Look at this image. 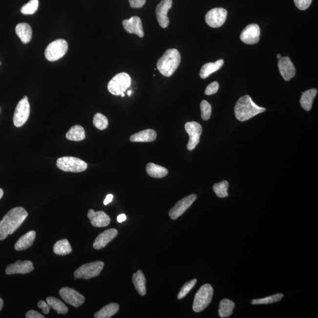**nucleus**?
I'll return each mask as SVG.
<instances>
[{"instance_id": "obj_51", "label": "nucleus", "mask_w": 318, "mask_h": 318, "mask_svg": "<svg viewBox=\"0 0 318 318\" xmlns=\"http://www.w3.org/2000/svg\"><path fill=\"white\" fill-rule=\"evenodd\" d=\"M1 64V62H0V64Z\"/></svg>"}, {"instance_id": "obj_2", "label": "nucleus", "mask_w": 318, "mask_h": 318, "mask_svg": "<svg viewBox=\"0 0 318 318\" xmlns=\"http://www.w3.org/2000/svg\"><path fill=\"white\" fill-rule=\"evenodd\" d=\"M265 111V108L256 105L248 95L240 97L234 107L235 116L240 122L246 121Z\"/></svg>"}, {"instance_id": "obj_50", "label": "nucleus", "mask_w": 318, "mask_h": 318, "mask_svg": "<svg viewBox=\"0 0 318 318\" xmlns=\"http://www.w3.org/2000/svg\"><path fill=\"white\" fill-rule=\"evenodd\" d=\"M120 96H121L122 97H124L125 96V93H122Z\"/></svg>"}, {"instance_id": "obj_52", "label": "nucleus", "mask_w": 318, "mask_h": 318, "mask_svg": "<svg viewBox=\"0 0 318 318\" xmlns=\"http://www.w3.org/2000/svg\"><path fill=\"white\" fill-rule=\"evenodd\" d=\"M0 111H1V109H0Z\"/></svg>"}, {"instance_id": "obj_26", "label": "nucleus", "mask_w": 318, "mask_h": 318, "mask_svg": "<svg viewBox=\"0 0 318 318\" xmlns=\"http://www.w3.org/2000/svg\"><path fill=\"white\" fill-rule=\"evenodd\" d=\"M318 90L316 88L308 90L302 93L301 98L300 100V105L303 109L306 111L311 110L315 97H316Z\"/></svg>"}, {"instance_id": "obj_43", "label": "nucleus", "mask_w": 318, "mask_h": 318, "mask_svg": "<svg viewBox=\"0 0 318 318\" xmlns=\"http://www.w3.org/2000/svg\"><path fill=\"white\" fill-rule=\"evenodd\" d=\"M27 318H44L45 317L38 312L34 310H30L25 315Z\"/></svg>"}, {"instance_id": "obj_13", "label": "nucleus", "mask_w": 318, "mask_h": 318, "mask_svg": "<svg viewBox=\"0 0 318 318\" xmlns=\"http://www.w3.org/2000/svg\"><path fill=\"white\" fill-rule=\"evenodd\" d=\"M59 294L65 302L75 308L79 307L85 302V297L72 288H62L60 289Z\"/></svg>"}, {"instance_id": "obj_46", "label": "nucleus", "mask_w": 318, "mask_h": 318, "mask_svg": "<svg viewBox=\"0 0 318 318\" xmlns=\"http://www.w3.org/2000/svg\"><path fill=\"white\" fill-rule=\"evenodd\" d=\"M4 302L1 297H0V311L2 310V308H3Z\"/></svg>"}, {"instance_id": "obj_40", "label": "nucleus", "mask_w": 318, "mask_h": 318, "mask_svg": "<svg viewBox=\"0 0 318 318\" xmlns=\"http://www.w3.org/2000/svg\"><path fill=\"white\" fill-rule=\"evenodd\" d=\"M312 0H294L295 5L300 10H305L310 6Z\"/></svg>"}, {"instance_id": "obj_22", "label": "nucleus", "mask_w": 318, "mask_h": 318, "mask_svg": "<svg viewBox=\"0 0 318 318\" xmlns=\"http://www.w3.org/2000/svg\"><path fill=\"white\" fill-rule=\"evenodd\" d=\"M156 131L147 129L133 134L131 136L130 140L132 142H153L156 139Z\"/></svg>"}, {"instance_id": "obj_27", "label": "nucleus", "mask_w": 318, "mask_h": 318, "mask_svg": "<svg viewBox=\"0 0 318 318\" xmlns=\"http://www.w3.org/2000/svg\"><path fill=\"white\" fill-rule=\"evenodd\" d=\"M132 281L139 294L141 296H145L146 294V278L141 270L137 271L133 274Z\"/></svg>"}, {"instance_id": "obj_37", "label": "nucleus", "mask_w": 318, "mask_h": 318, "mask_svg": "<svg viewBox=\"0 0 318 318\" xmlns=\"http://www.w3.org/2000/svg\"><path fill=\"white\" fill-rule=\"evenodd\" d=\"M196 279H194L191 280V281L186 283L183 286V287L181 288V289H180L179 293L178 295H177V298L179 299L184 298L186 295L189 294V292L193 289L194 285H196Z\"/></svg>"}, {"instance_id": "obj_47", "label": "nucleus", "mask_w": 318, "mask_h": 318, "mask_svg": "<svg viewBox=\"0 0 318 318\" xmlns=\"http://www.w3.org/2000/svg\"><path fill=\"white\" fill-rule=\"evenodd\" d=\"M4 191L2 190L1 189H0V199L2 198V197L3 196Z\"/></svg>"}, {"instance_id": "obj_20", "label": "nucleus", "mask_w": 318, "mask_h": 318, "mask_svg": "<svg viewBox=\"0 0 318 318\" xmlns=\"http://www.w3.org/2000/svg\"><path fill=\"white\" fill-rule=\"evenodd\" d=\"M118 234L116 229H107L100 234L93 243V248L96 250H100L106 247L108 243L113 240Z\"/></svg>"}, {"instance_id": "obj_34", "label": "nucleus", "mask_w": 318, "mask_h": 318, "mask_svg": "<svg viewBox=\"0 0 318 318\" xmlns=\"http://www.w3.org/2000/svg\"><path fill=\"white\" fill-rule=\"evenodd\" d=\"M228 188L229 183L224 180V181L214 184L213 186V190L217 197H220V198H225V197L228 196Z\"/></svg>"}, {"instance_id": "obj_32", "label": "nucleus", "mask_w": 318, "mask_h": 318, "mask_svg": "<svg viewBox=\"0 0 318 318\" xmlns=\"http://www.w3.org/2000/svg\"><path fill=\"white\" fill-rule=\"evenodd\" d=\"M47 303L50 307L53 308L58 314H66L68 311L67 306L64 303L56 297H47Z\"/></svg>"}, {"instance_id": "obj_3", "label": "nucleus", "mask_w": 318, "mask_h": 318, "mask_svg": "<svg viewBox=\"0 0 318 318\" xmlns=\"http://www.w3.org/2000/svg\"><path fill=\"white\" fill-rule=\"evenodd\" d=\"M181 62L179 51L171 48L166 51L157 63V69L162 75L170 77L175 72Z\"/></svg>"}, {"instance_id": "obj_5", "label": "nucleus", "mask_w": 318, "mask_h": 318, "mask_svg": "<svg viewBox=\"0 0 318 318\" xmlns=\"http://www.w3.org/2000/svg\"><path fill=\"white\" fill-rule=\"evenodd\" d=\"M57 168L67 172L79 173L87 169V163L74 157H63L57 159Z\"/></svg>"}, {"instance_id": "obj_41", "label": "nucleus", "mask_w": 318, "mask_h": 318, "mask_svg": "<svg viewBox=\"0 0 318 318\" xmlns=\"http://www.w3.org/2000/svg\"><path fill=\"white\" fill-rule=\"evenodd\" d=\"M37 306L40 309H42V312L45 315H47L50 313V306L48 305V303L44 301V300H40L37 303Z\"/></svg>"}, {"instance_id": "obj_29", "label": "nucleus", "mask_w": 318, "mask_h": 318, "mask_svg": "<svg viewBox=\"0 0 318 318\" xmlns=\"http://www.w3.org/2000/svg\"><path fill=\"white\" fill-rule=\"evenodd\" d=\"M66 138L71 141L79 142L85 138L84 128L80 125H75L70 128L66 134Z\"/></svg>"}, {"instance_id": "obj_6", "label": "nucleus", "mask_w": 318, "mask_h": 318, "mask_svg": "<svg viewBox=\"0 0 318 318\" xmlns=\"http://www.w3.org/2000/svg\"><path fill=\"white\" fill-rule=\"evenodd\" d=\"M131 85V77L127 73H120L113 77L107 85L108 91L114 96H120Z\"/></svg>"}, {"instance_id": "obj_4", "label": "nucleus", "mask_w": 318, "mask_h": 318, "mask_svg": "<svg viewBox=\"0 0 318 318\" xmlns=\"http://www.w3.org/2000/svg\"><path fill=\"white\" fill-rule=\"evenodd\" d=\"M213 296V289L210 284L201 286L196 292L193 304L194 312L199 313L208 307Z\"/></svg>"}, {"instance_id": "obj_17", "label": "nucleus", "mask_w": 318, "mask_h": 318, "mask_svg": "<svg viewBox=\"0 0 318 318\" xmlns=\"http://www.w3.org/2000/svg\"><path fill=\"white\" fill-rule=\"evenodd\" d=\"M34 269L33 263L30 260H17L13 264L8 265L5 272L8 275L14 274H26L32 272Z\"/></svg>"}, {"instance_id": "obj_21", "label": "nucleus", "mask_w": 318, "mask_h": 318, "mask_svg": "<svg viewBox=\"0 0 318 318\" xmlns=\"http://www.w3.org/2000/svg\"><path fill=\"white\" fill-rule=\"evenodd\" d=\"M36 237L35 231H31L22 235L18 240L15 245L16 251H21L26 250L33 245Z\"/></svg>"}, {"instance_id": "obj_15", "label": "nucleus", "mask_w": 318, "mask_h": 318, "mask_svg": "<svg viewBox=\"0 0 318 318\" xmlns=\"http://www.w3.org/2000/svg\"><path fill=\"white\" fill-rule=\"evenodd\" d=\"M260 31L258 25L251 24L248 25L240 34V39L247 44L257 43L260 40Z\"/></svg>"}, {"instance_id": "obj_49", "label": "nucleus", "mask_w": 318, "mask_h": 318, "mask_svg": "<svg viewBox=\"0 0 318 318\" xmlns=\"http://www.w3.org/2000/svg\"><path fill=\"white\" fill-rule=\"evenodd\" d=\"M280 57H281V55H280V54H277V59H279L280 58Z\"/></svg>"}, {"instance_id": "obj_28", "label": "nucleus", "mask_w": 318, "mask_h": 318, "mask_svg": "<svg viewBox=\"0 0 318 318\" xmlns=\"http://www.w3.org/2000/svg\"><path fill=\"white\" fill-rule=\"evenodd\" d=\"M120 306L118 303H110L109 304L104 306L100 311H97L94 318H109L116 315L119 312Z\"/></svg>"}, {"instance_id": "obj_33", "label": "nucleus", "mask_w": 318, "mask_h": 318, "mask_svg": "<svg viewBox=\"0 0 318 318\" xmlns=\"http://www.w3.org/2000/svg\"><path fill=\"white\" fill-rule=\"evenodd\" d=\"M282 294H277L265 298L252 300V305H266L280 301L283 298Z\"/></svg>"}, {"instance_id": "obj_42", "label": "nucleus", "mask_w": 318, "mask_h": 318, "mask_svg": "<svg viewBox=\"0 0 318 318\" xmlns=\"http://www.w3.org/2000/svg\"><path fill=\"white\" fill-rule=\"evenodd\" d=\"M128 1L131 7L140 8L145 4L146 0H128Z\"/></svg>"}, {"instance_id": "obj_9", "label": "nucleus", "mask_w": 318, "mask_h": 318, "mask_svg": "<svg viewBox=\"0 0 318 318\" xmlns=\"http://www.w3.org/2000/svg\"><path fill=\"white\" fill-rule=\"evenodd\" d=\"M30 113V106L28 97L24 96L17 105L14 114V125L17 127H21L27 121Z\"/></svg>"}, {"instance_id": "obj_38", "label": "nucleus", "mask_w": 318, "mask_h": 318, "mask_svg": "<svg viewBox=\"0 0 318 318\" xmlns=\"http://www.w3.org/2000/svg\"><path fill=\"white\" fill-rule=\"evenodd\" d=\"M201 117L203 120H208L210 119L212 113V106L206 100H203L200 103Z\"/></svg>"}, {"instance_id": "obj_35", "label": "nucleus", "mask_w": 318, "mask_h": 318, "mask_svg": "<svg viewBox=\"0 0 318 318\" xmlns=\"http://www.w3.org/2000/svg\"><path fill=\"white\" fill-rule=\"evenodd\" d=\"M93 125L99 130H103L107 127L108 122L107 117L101 113H96L94 116Z\"/></svg>"}, {"instance_id": "obj_19", "label": "nucleus", "mask_w": 318, "mask_h": 318, "mask_svg": "<svg viewBox=\"0 0 318 318\" xmlns=\"http://www.w3.org/2000/svg\"><path fill=\"white\" fill-rule=\"evenodd\" d=\"M88 218L90 220L91 224L94 227H106L110 224V217L103 211L95 212L91 209L88 212Z\"/></svg>"}, {"instance_id": "obj_24", "label": "nucleus", "mask_w": 318, "mask_h": 318, "mask_svg": "<svg viewBox=\"0 0 318 318\" xmlns=\"http://www.w3.org/2000/svg\"><path fill=\"white\" fill-rule=\"evenodd\" d=\"M224 61L220 59L214 63H208L203 65L200 71V76L202 79H205L211 75V74L216 72L223 66Z\"/></svg>"}, {"instance_id": "obj_16", "label": "nucleus", "mask_w": 318, "mask_h": 318, "mask_svg": "<svg viewBox=\"0 0 318 318\" xmlns=\"http://www.w3.org/2000/svg\"><path fill=\"white\" fill-rule=\"evenodd\" d=\"M123 25L125 30L130 34H135L140 38L145 35L142 20L137 16H133L129 19L124 20Z\"/></svg>"}, {"instance_id": "obj_48", "label": "nucleus", "mask_w": 318, "mask_h": 318, "mask_svg": "<svg viewBox=\"0 0 318 318\" xmlns=\"http://www.w3.org/2000/svg\"><path fill=\"white\" fill-rule=\"evenodd\" d=\"M131 93H132V91H131V90L128 91L127 95L128 96H130L131 95Z\"/></svg>"}, {"instance_id": "obj_30", "label": "nucleus", "mask_w": 318, "mask_h": 318, "mask_svg": "<svg viewBox=\"0 0 318 318\" xmlns=\"http://www.w3.org/2000/svg\"><path fill=\"white\" fill-rule=\"evenodd\" d=\"M53 252L57 255L64 256L72 252V248L68 240L65 239L59 240L54 245Z\"/></svg>"}, {"instance_id": "obj_7", "label": "nucleus", "mask_w": 318, "mask_h": 318, "mask_svg": "<svg viewBox=\"0 0 318 318\" xmlns=\"http://www.w3.org/2000/svg\"><path fill=\"white\" fill-rule=\"evenodd\" d=\"M105 263L96 261L83 265L74 272V276L78 279H90L98 276L104 267Z\"/></svg>"}, {"instance_id": "obj_23", "label": "nucleus", "mask_w": 318, "mask_h": 318, "mask_svg": "<svg viewBox=\"0 0 318 318\" xmlns=\"http://www.w3.org/2000/svg\"><path fill=\"white\" fill-rule=\"evenodd\" d=\"M16 33L24 44L28 43L32 38V29L29 24L25 22L17 25Z\"/></svg>"}, {"instance_id": "obj_44", "label": "nucleus", "mask_w": 318, "mask_h": 318, "mask_svg": "<svg viewBox=\"0 0 318 318\" xmlns=\"http://www.w3.org/2000/svg\"><path fill=\"white\" fill-rule=\"evenodd\" d=\"M113 199V195L111 194H108L107 196H106L105 200H104V205H107L108 203H110L112 201Z\"/></svg>"}, {"instance_id": "obj_25", "label": "nucleus", "mask_w": 318, "mask_h": 318, "mask_svg": "<svg viewBox=\"0 0 318 318\" xmlns=\"http://www.w3.org/2000/svg\"><path fill=\"white\" fill-rule=\"evenodd\" d=\"M146 170L148 175L153 178H163L168 174L167 169L153 163H148Z\"/></svg>"}, {"instance_id": "obj_36", "label": "nucleus", "mask_w": 318, "mask_h": 318, "mask_svg": "<svg viewBox=\"0 0 318 318\" xmlns=\"http://www.w3.org/2000/svg\"><path fill=\"white\" fill-rule=\"evenodd\" d=\"M39 0H30L27 4L22 6L21 13L25 15H31L36 13L39 7Z\"/></svg>"}, {"instance_id": "obj_10", "label": "nucleus", "mask_w": 318, "mask_h": 318, "mask_svg": "<svg viewBox=\"0 0 318 318\" xmlns=\"http://www.w3.org/2000/svg\"><path fill=\"white\" fill-rule=\"evenodd\" d=\"M185 130L189 136L188 149L189 151L193 150L199 143L200 137L202 133V126L196 122H188L185 125Z\"/></svg>"}, {"instance_id": "obj_11", "label": "nucleus", "mask_w": 318, "mask_h": 318, "mask_svg": "<svg viewBox=\"0 0 318 318\" xmlns=\"http://www.w3.org/2000/svg\"><path fill=\"white\" fill-rule=\"evenodd\" d=\"M227 11L225 8H213L206 14L205 17L206 23L212 28L221 27L225 23L227 18Z\"/></svg>"}, {"instance_id": "obj_31", "label": "nucleus", "mask_w": 318, "mask_h": 318, "mask_svg": "<svg viewBox=\"0 0 318 318\" xmlns=\"http://www.w3.org/2000/svg\"><path fill=\"white\" fill-rule=\"evenodd\" d=\"M234 303L231 300L224 299L219 303L218 314L220 318H228L233 313L234 308Z\"/></svg>"}, {"instance_id": "obj_14", "label": "nucleus", "mask_w": 318, "mask_h": 318, "mask_svg": "<svg viewBox=\"0 0 318 318\" xmlns=\"http://www.w3.org/2000/svg\"><path fill=\"white\" fill-rule=\"evenodd\" d=\"M172 0H162L160 3L157 5L156 14L157 21L162 28H166L169 24V19L168 17V13L169 10L172 6Z\"/></svg>"}, {"instance_id": "obj_1", "label": "nucleus", "mask_w": 318, "mask_h": 318, "mask_svg": "<svg viewBox=\"0 0 318 318\" xmlns=\"http://www.w3.org/2000/svg\"><path fill=\"white\" fill-rule=\"evenodd\" d=\"M28 216L22 207L14 208L5 214L0 221V240H3L18 229Z\"/></svg>"}, {"instance_id": "obj_12", "label": "nucleus", "mask_w": 318, "mask_h": 318, "mask_svg": "<svg viewBox=\"0 0 318 318\" xmlns=\"http://www.w3.org/2000/svg\"><path fill=\"white\" fill-rule=\"evenodd\" d=\"M196 199L197 196L195 194H191L179 200L169 212L170 218L175 220L182 216L191 207Z\"/></svg>"}, {"instance_id": "obj_8", "label": "nucleus", "mask_w": 318, "mask_h": 318, "mask_svg": "<svg viewBox=\"0 0 318 318\" xmlns=\"http://www.w3.org/2000/svg\"><path fill=\"white\" fill-rule=\"evenodd\" d=\"M68 47V43L65 40H56L48 45L45 51V58L50 62L57 61L67 53Z\"/></svg>"}, {"instance_id": "obj_39", "label": "nucleus", "mask_w": 318, "mask_h": 318, "mask_svg": "<svg viewBox=\"0 0 318 318\" xmlns=\"http://www.w3.org/2000/svg\"><path fill=\"white\" fill-rule=\"evenodd\" d=\"M219 88V85L218 83L217 82L212 83L206 87L205 93L206 95H212V94H215L217 92Z\"/></svg>"}, {"instance_id": "obj_45", "label": "nucleus", "mask_w": 318, "mask_h": 318, "mask_svg": "<svg viewBox=\"0 0 318 318\" xmlns=\"http://www.w3.org/2000/svg\"><path fill=\"white\" fill-rule=\"evenodd\" d=\"M126 219H127V216H126V214H120V215L117 216V222L119 223L124 222Z\"/></svg>"}, {"instance_id": "obj_18", "label": "nucleus", "mask_w": 318, "mask_h": 318, "mask_svg": "<svg viewBox=\"0 0 318 318\" xmlns=\"http://www.w3.org/2000/svg\"><path fill=\"white\" fill-rule=\"evenodd\" d=\"M278 67L280 74L286 81H289L296 74V69L289 57H280Z\"/></svg>"}]
</instances>
